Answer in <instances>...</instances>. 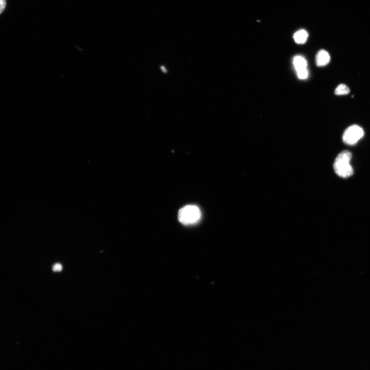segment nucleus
Wrapping results in <instances>:
<instances>
[{
    "instance_id": "nucleus-4",
    "label": "nucleus",
    "mask_w": 370,
    "mask_h": 370,
    "mask_svg": "<svg viewBox=\"0 0 370 370\" xmlns=\"http://www.w3.org/2000/svg\"><path fill=\"white\" fill-rule=\"evenodd\" d=\"M293 63L299 79H307L309 77V71L307 68L308 62L306 58L300 55L296 56L293 58Z\"/></svg>"
},
{
    "instance_id": "nucleus-1",
    "label": "nucleus",
    "mask_w": 370,
    "mask_h": 370,
    "mask_svg": "<svg viewBox=\"0 0 370 370\" xmlns=\"http://www.w3.org/2000/svg\"><path fill=\"white\" fill-rule=\"evenodd\" d=\"M352 158V154L348 151L341 152L336 158L334 168L335 172L339 176L347 178L353 174V169L350 164Z\"/></svg>"
},
{
    "instance_id": "nucleus-2",
    "label": "nucleus",
    "mask_w": 370,
    "mask_h": 370,
    "mask_svg": "<svg viewBox=\"0 0 370 370\" xmlns=\"http://www.w3.org/2000/svg\"><path fill=\"white\" fill-rule=\"evenodd\" d=\"M178 218L179 222L184 225H193L200 220L201 212L197 206H186L179 210Z\"/></svg>"
},
{
    "instance_id": "nucleus-8",
    "label": "nucleus",
    "mask_w": 370,
    "mask_h": 370,
    "mask_svg": "<svg viewBox=\"0 0 370 370\" xmlns=\"http://www.w3.org/2000/svg\"><path fill=\"white\" fill-rule=\"evenodd\" d=\"M6 7V0H0V14H2Z\"/></svg>"
},
{
    "instance_id": "nucleus-7",
    "label": "nucleus",
    "mask_w": 370,
    "mask_h": 370,
    "mask_svg": "<svg viewBox=\"0 0 370 370\" xmlns=\"http://www.w3.org/2000/svg\"><path fill=\"white\" fill-rule=\"evenodd\" d=\"M350 92V89L348 87L345 85L341 84L335 89V94L336 95H344L348 94Z\"/></svg>"
},
{
    "instance_id": "nucleus-3",
    "label": "nucleus",
    "mask_w": 370,
    "mask_h": 370,
    "mask_svg": "<svg viewBox=\"0 0 370 370\" xmlns=\"http://www.w3.org/2000/svg\"><path fill=\"white\" fill-rule=\"evenodd\" d=\"M364 131L358 125H353L347 128L342 137L343 142L347 144L353 145L363 138Z\"/></svg>"
},
{
    "instance_id": "nucleus-9",
    "label": "nucleus",
    "mask_w": 370,
    "mask_h": 370,
    "mask_svg": "<svg viewBox=\"0 0 370 370\" xmlns=\"http://www.w3.org/2000/svg\"><path fill=\"white\" fill-rule=\"evenodd\" d=\"M53 270L54 272H60L62 270V266L59 263L56 264L53 266Z\"/></svg>"
},
{
    "instance_id": "nucleus-5",
    "label": "nucleus",
    "mask_w": 370,
    "mask_h": 370,
    "mask_svg": "<svg viewBox=\"0 0 370 370\" xmlns=\"http://www.w3.org/2000/svg\"><path fill=\"white\" fill-rule=\"evenodd\" d=\"M330 56L326 51L321 50L319 51L316 55V63L318 66H326L330 61Z\"/></svg>"
},
{
    "instance_id": "nucleus-6",
    "label": "nucleus",
    "mask_w": 370,
    "mask_h": 370,
    "mask_svg": "<svg viewBox=\"0 0 370 370\" xmlns=\"http://www.w3.org/2000/svg\"><path fill=\"white\" fill-rule=\"evenodd\" d=\"M308 37V32L306 30L301 29L295 33L294 39L296 43L303 44L307 42Z\"/></svg>"
}]
</instances>
